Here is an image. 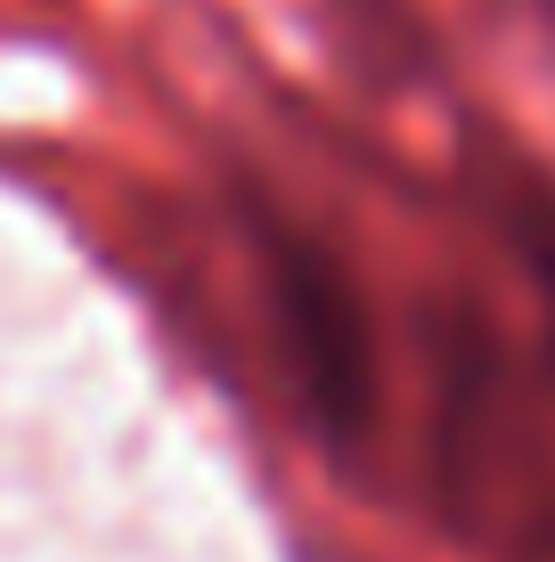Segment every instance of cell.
I'll use <instances>...</instances> for the list:
<instances>
[{"label": "cell", "mask_w": 555, "mask_h": 562, "mask_svg": "<svg viewBox=\"0 0 555 562\" xmlns=\"http://www.w3.org/2000/svg\"><path fill=\"white\" fill-rule=\"evenodd\" d=\"M457 196L540 302V367L555 375V164L490 114H457Z\"/></svg>", "instance_id": "3957f363"}, {"label": "cell", "mask_w": 555, "mask_h": 562, "mask_svg": "<svg viewBox=\"0 0 555 562\" xmlns=\"http://www.w3.org/2000/svg\"><path fill=\"white\" fill-rule=\"evenodd\" d=\"M237 237H245V261H254L270 351L302 424L335 457H359L376 440V416H385V342H376V310L359 294L352 261L254 188L237 196Z\"/></svg>", "instance_id": "7a4b0ae2"}, {"label": "cell", "mask_w": 555, "mask_h": 562, "mask_svg": "<svg viewBox=\"0 0 555 562\" xmlns=\"http://www.w3.org/2000/svg\"><path fill=\"white\" fill-rule=\"evenodd\" d=\"M425 359H433L425 473H433L442 521L499 562H547L555 554V432H547L555 375L540 359L507 351L499 318L482 302L433 310Z\"/></svg>", "instance_id": "6da1fadb"}]
</instances>
